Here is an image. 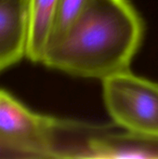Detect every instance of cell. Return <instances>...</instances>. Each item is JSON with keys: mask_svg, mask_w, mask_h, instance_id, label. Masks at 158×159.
I'll return each mask as SVG.
<instances>
[{"mask_svg": "<svg viewBox=\"0 0 158 159\" xmlns=\"http://www.w3.org/2000/svg\"><path fill=\"white\" fill-rule=\"evenodd\" d=\"M48 116L36 114L0 89V139L25 151L31 159L47 158L46 132Z\"/></svg>", "mask_w": 158, "mask_h": 159, "instance_id": "4", "label": "cell"}, {"mask_svg": "<svg viewBox=\"0 0 158 159\" xmlns=\"http://www.w3.org/2000/svg\"><path fill=\"white\" fill-rule=\"evenodd\" d=\"M143 20L129 0H89L42 63L71 75L104 79L129 70L142 43Z\"/></svg>", "mask_w": 158, "mask_h": 159, "instance_id": "1", "label": "cell"}, {"mask_svg": "<svg viewBox=\"0 0 158 159\" xmlns=\"http://www.w3.org/2000/svg\"><path fill=\"white\" fill-rule=\"evenodd\" d=\"M0 159H31L22 149L0 139Z\"/></svg>", "mask_w": 158, "mask_h": 159, "instance_id": "8", "label": "cell"}, {"mask_svg": "<svg viewBox=\"0 0 158 159\" xmlns=\"http://www.w3.org/2000/svg\"><path fill=\"white\" fill-rule=\"evenodd\" d=\"M28 0H0V72L26 56Z\"/></svg>", "mask_w": 158, "mask_h": 159, "instance_id": "5", "label": "cell"}, {"mask_svg": "<svg viewBox=\"0 0 158 159\" xmlns=\"http://www.w3.org/2000/svg\"><path fill=\"white\" fill-rule=\"evenodd\" d=\"M102 81L103 101L114 122L127 130L158 135V84L129 70Z\"/></svg>", "mask_w": 158, "mask_h": 159, "instance_id": "2", "label": "cell"}, {"mask_svg": "<svg viewBox=\"0 0 158 159\" xmlns=\"http://www.w3.org/2000/svg\"><path fill=\"white\" fill-rule=\"evenodd\" d=\"M79 158L158 159V135L87 123Z\"/></svg>", "mask_w": 158, "mask_h": 159, "instance_id": "3", "label": "cell"}, {"mask_svg": "<svg viewBox=\"0 0 158 159\" xmlns=\"http://www.w3.org/2000/svg\"><path fill=\"white\" fill-rule=\"evenodd\" d=\"M88 2L89 0H59L54 27L48 46L65 34Z\"/></svg>", "mask_w": 158, "mask_h": 159, "instance_id": "7", "label": "cell"}, {"mask_svg": "<svg viewBox=\"0 0 158 159\" xmlns=\"http://www.w3.org/2000/svg\"><path fill=\"white\" fill-rule=\"evenodd\" d=\"M59 0H28V42L26 57L41 62L50 41Z\"/></svg>", "mask_w": 158, "mask_h": 159, "instance_id": "6", "label": "cell"}]
</instances>
